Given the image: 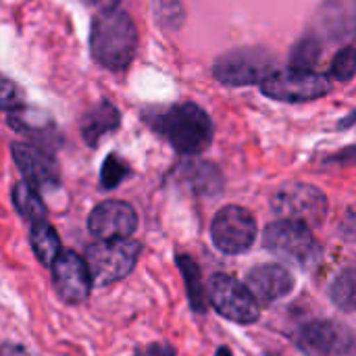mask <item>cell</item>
<instances>
[{"label": "cell", "instance_id": "obj_29", "mask_svg": "<svg viewBox=\"0 0 356 356\" xmlns=\"http://www.w3.org/2000/svg\"><path fill=\"white\" fill-rule=\"evenodd\" d=\"M215 356H232V353H229V348H225V346H221L219 350H217V355Z\"/></svg>", "mask_w": 356, "mask_h": 356}, {"label": "cell", "instance_id": "obj_16", "mask_svg": "<svg viewBox=\"0 0 356 356\" xmlns=\"http://www.w3.org/2000/svg\"><path fill=\"white\" fill-rule=\"evenodd\" d=\"M171 181L181 190H188L202 198H215L223 192L225 179L217 165L209 161H184L179 163L173 173Z\"/></svg>", "mask_w": 356, "mask_h": 356}, {"label": "cell", "instance_id": "obj_1", "mask_svg": "<svg viewBox=\"0 0 356 356\" xmlns=\"http://www.w3.org/2000/svg\"><path fill=\"white\" fill-rule=\"evenodd\" d=\"M144 121L161 134L179 154H200L213 142V121L204 108L194 102H181L146 113Z\"/></svg>", "mask_w": 356, "mask_h": 356}, {"label": "cell", "instance_id": "obj_28", "mask_svg": "<svg viewBox=\"0 0 356 356\" xmlns=\"http://www.w3.org/2000/svg\"><path fill=\"white\" fill-rule=\"evenodd\" d=\"M0 100H2V108H4L6 113L19 108V102H21V100H19V90H17V86H15L13 81L4 79L2 92H0Z\"/></svg>", "mask_w": 356, "mask_h": 356}, {"label": "cell", "instance_id": "obj_20", "mask_svg": "<svg viewBox=\"0 0 356 356\" xmlns=\"http://www.w3.org/2000/svg\"><path fill=\"white\" fill-rule=\"evenodd\" d=\"M177 267L181 271V277H184V284H186V292H188V302H190L192 311L194 313H207L209 292H204V288H202L200 267L188 254H179L177 257Z\"/></svg>", "mask_w": 356, "mask_h": 356}, {"label": "cell", "instance_id": "obj_32", "mask_svg": "<svg viewBox=\"0 0 356 356\" xmlns=\"http://www.w3.org/2000/svg\"><path fill=\"white\" fill-rule=\"evenodd\" d=\"M4 356H8V350H6V348H4Z\"/></svg>", "mask_w": 356, "mask_h": 356}, {"label": "cell", "instance_id": "obj_25", "mask_svg": "<svg viewBox=\"0 0 356 356\" xmlns=\"http://www.w3.org/2000/svg\"><path fill=\"white\" fill-rule=\"evenodd\" d=\"M129 173H131V171H129V165H127L121 156L108 154V156L104 159V163H102V169H100V184H102L104 190H113V188H117Z\"/></svg>", "mask_w": 356, "mask_h": 356}, {"label": "cell", "instance_id": "obj_3", "mask_svg": "<svg viewBox=\"0 0 356 356\" xmlns=\"http://www.w3.org/2000/svg\"><path fill=\"white\" fill-rule=\"evenodd\" d=\"M263 242L271 254L300 269H313L321 261V246L311 227L300 221L280 219L267 225Z\"/></svg>", "mask_w": 356, "mask_h": 356}, {"label": "cell", "instance_id": "obj_27", "mask_svg": "<svg viewBox=\"0 0 356 356\" xmlns=\"http://www.w3.org/2000/svg\"><path fill=\"white\" fill-rule=\"evenodd\" d=\"M338 232H340V236H342L346 242L356 244V204H350V207L344 211V215H342V219H340V225H338Z\"/></svg>", "mask_w": 356, "mask_h": 356}, {"label": "cell", "instance_id": "obj_15", "mask_svg": "<svg viewBox=\"0 0 356 356\" xmlns=\"http://www.w3.org/2000/svg\"><path fill=\"white\" fill-rule=\"evenodd\" d=\"M246 286L261 305H273L294 290L296 280L284 265L263 263L246 273Z\"/></svg>", "mask_w": 356, "mask_h": 356}, {"label": "cell", "instance_id": "obj_17", "mask_svg": "<svg viewBox=\"0 0 356 356\" xmlns=\"http://www.w3.org/2000/svg\"><path fill=\"white\" fill-rule=\"evenodd\" d=\"M119 125H121L119 108L108 100H100L83 113V117L79 121V131H81L83 142L94 148L108 134H113Z\"/></svg>", "mask_w": 356, "mask_h": 356}, {"label": "cell", "instance_id": "obj_11", "mask_svg": "<svg viewBox=\"0 0 356 356\" xmlns=\"http://www.w3.org/2000/svg\"><path fill=\"white\" fill-rule=\"evenodd\" d=\"M52 284L67 305L86 302L94 284L86 257H79L73 250H63L52 265Z\"/></svg>", "mask_w": 356, "mask_h": 356}, {"label": "cell", "instance_id": "obj_26", "mask_svg": "<svg viewBox=\"0 0 356 356\" xmlns=\"http://www.w3.org/2000/svg\"><path fill=\"white\" fill-rule=\"evenodd\" d=\"M332 77L336 81H348L356 75V48L355 46H346L342 48L336 56H334V63H332V69H330Z\"/></svg>", "mask_w": 356, "mask_h": 356}, {"label": "cell", "instance_id": "obj_14", "mask_svg": "<svg viewBox=\"0 0 356 356\" xmlns=\"http://www.w3.org/2000/svg\"><path fill=\"white\" fill-rule=\"evenodd\" d=\"M10 150H13V159L21 175L31 188H35L38 192H50L58 188L60 184L58 165L46 150L38 148L35 144H25V142L10 144Z\"/></svg>", "mask_w": 356, "mask_h": 356}, {"label": "cell", "instance_id": "obj_7", "mask_svg": "<svg viewBox=\"0 0 356 356\" xmlns=\"http://www.w3.org/2000/svg\"><path fill=\"white\" fill-rule=\"evenodd\" d=\"M209 300L221 317L240 325H250L261 317L259 300L254 298L250 288L232 275L219 273L211 277Z\"/></svg>", "mask_w": 356, "mask_h": 356}, {"label": "cell", "instance_id": "obj_9", "mask_svg": "<svg viewBox=\"0 0 356 356\" xmlns=\"http://www.w3.org/2000/svg\"><path fill=\"white\" fill-rule=\"evenodd\" d=\"M213 244L225 254H242L257 240V219L244 207H223L211 225Z\"/></svg>", "mask_w": 356, "mask_h": 356}, {"label": "cell", "instance_id": "obj_24", "mask_svg": "<svg viewBox=\"0 0 356 356\" xmlns=\"http://www.w3.org/2000/svg\"><path fill=\"white\" fill-rule=\"evenodd\" d=\"M321 56V42L309 33L302 40L296 42V46L290 52V69H300V71H311V67L319 60Z\"/></svg>", "mask_w": 356, "mask_h": 356}, {"label": "cell", "instance_id": "obj_18", "mask_svg": "<svg viewBox=\"0 0 356 356\" xmlns=\"http://www.w3.org/2000/svg\"><path fill=\"white\" fill-rule=\"evenodd\" d=\"M29 240H31V248L33 254L38 257V261L46 267H52L54 261L58 259L60 250V240L56 229L46 223V221H38L31 223V232H29Z\"/></svg>", "mask_w": 356, "mask_h": 356}, {"label": "cell", "instance_id": "obj_19", "mask_svg": "<svg viewBox=\"0 0 356 356\" xmlns=\"http://www.w3.org/2000/svg\"><path fill=\"white\" fill-rule=\"evenodd\" d=\"M8 123L13 129H17L19 134L23 136H35L38 140H50L54 134H52V121L48 119V115L44 113H38L33 108H15L10 111V117H8Z\"/></svg>", "mask_w": 356, "mask_h": 356}, {"label": "cell", "instance_id": "obj_23", "mask_svg": "<svg viewBox=\"0 0 356 356\" xmlns=\"http://www.w3.org/2000/svg\"><path fill=\"white\" fill-rule=\"evenodd\" d=\"M150 10L159 27L165 31H177L184 25L186 13L179 0H150Z\"/></svg>", "mask_w": 356, "mask_h": 356}, {"label": "cell", "instance_id": "obj_30", "mask_svg": "<svg viewBox=\"0 0 356 356\" xmlns=\"http://www.w3.org/2000/svg\"><path fill=\"white\" fill-rule=\"evenodd\" d=\"M81 2H86V4H100V2H104V0H81Z\"/></svg>", "mask_w": 356, "mask_h": 356}, {"label": "cell", "instance_id": "obj_6", "mask_svg": "<svg viewBox=\"0 0 356 356\" xmlns=\"http://www.w3.org/2000/svg\"><path fill=\"white\" fill-rule=\"evenodd\" d=\"M271 211L290 221L307 223L309 227H317L325 221L327 215V198L325 194L305 181L284 184L271 198Z\"/></svg>", "mask_w": 356, "mask_h": 356}, {"label": "cell", "instance_id": "obj_10", "mask_svg": "<svg viewBox=\"0 0 356 356\" xmlns=\"http://www.w3.org/2000/svg\"><path fill=\"white\" fill-rule=\"evenodd\" d=\"M296 342L311 356H348L356 346V336L344 323L319 319L300 325Z\"/></svg>", "mask_w": 356, "mask_h": 356}, {"label": "cell", "instance_id": "obj_31", "mask_svg": "<svg viewBox=\"0 0 356 356\" xmlns=\"http://www.w3.org/2000/svg\"><path fill=\"white\" fill-rule=\"evenodd\" d=\"M348 356H356V346H355V348H353V353H350V355H348Z\"/></svg>", "mask_w": 356, "mask_h": 356}, {"label": "cell", "instance_id": "obj_8", "mask_svg": "<svg viewBox=\"0 0 356 356\" xmlns=\"http://www.w3.org/2000/svg\"><path fill=\"white\" fill-rule=\"evenodd\" d=\"M330 90L332 83L325 75L300 69L275 71L261 83V92L280 102H309L330 94Z\"/></svg>", "mask_w": 356, "mask_h": 356}, {"label": "cell", "instance_id": "obj_21", "mask_svg": "<svg viewBox=\"0 0 356 356\" xmlns=\"http://www.w3.org/2000/svg\"><path fill=\"white\" fill-rule=\"evenodd\" d=\"M13 204H15L17 213L23 219H27L29 223L46 221V207L40 198V192L35 188H31L27 181H19L13 188Z\"/></svg>", "mask_w": 356, "mask_h": 356}, {"label": "cell", "instance_id": "obj_2", "mask_svg": "<svg viewBox=\"0 0 356 356\" xmlns=\"http://www.w3.org/2000/svg\"><path fill=\"white\" fill-rule=\"evenodd\" d=\"M90 50L98 65L111 71L125 69L138 50V31L131 17L117 6L96 15L90 29Z\"/></svg>", "mask_w": 356, "mask_h": 356}, {"label": "cell", "instance_id": "obj_22", "mask_svg": "<svg viewBox=\"0 0 356 356\" xmlns=\"http://www.w3.org/2000/svg\"><path fill=\"white\" fill-rule=\"evenodd\" d=\"M332 302L346 313H356V267L344 269L330 286Z\"/></svg>", "mask_w": 356, "mask_h": 356}, {"label": "cell", "instance_id": "obj_13", "mask_svg": "<svg viewBox=\"0 0 356 356\" xmlns=\"http://www.w3.org/2000/svg\"><path fill=\"white\" fill-rule=\"evenodd\" d=\"M138 227V215L123 200H104L88 217V229L98 240H129Z\"/></svg>", "mask_w": 356, "mask_h": 356}, {"label": "cell", "instance_id": "obj_5", "mask_svg": "<svg viewBox=\"0 0 356 356\" xmlns=\"http://www.w3.org/2000/svg\"><path fill=\"white\" fill-rule=\"evenodd\" d=\"M96 286L115 284L131 273L140 257V244L131 240H100L83 252Z\"/></svg>", "mask_w": 356, "mask_h": 356}, {"label": "cell", "instance_id": "obj_12", "mask_svg": "<svg viewBox=\"0 0 356 356\" xmlns=\"http://www.w3.org/2000/svg\"><path fill=\"white\" fill-rule=\"evenodd\" d=\"M309 33L319 42H342L356 35V0H323Z\"/></svg>", "mask_w": 356, "mask_h": 356}, {"label": "cell", "instance_id": "obj_4", "mask_svg": "<svg viewBox=\"0 0 356 356\" xmlns=\"http://www.w3.org/2000/svg\"><path fill=\"white\" fill-rule=\"evenodd\" d=\"M275 56L259 46L250 48H236L229 50L221 56H217L213 65V75L234 88L242 86H252V83H263L267 77H271L277 69Z\"/></svg>", "mask_w": 356, "mask_h": 356}]
</instances>
